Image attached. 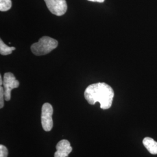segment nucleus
<instances>
[{
	"label": "nucleus",
	"mask_w": 157,
	"mask_h": 157,
	"mask_svg": "<svg viewBox=\"0 0 157 157\" xmlns=\"http://www.w3.org/2000/svg\"><path fill=\"white\" fill-rule=\"evenodd\" d=\"M19 86V82L16 79L13 73L7 72L4 75L3 87L6 101H8L11 100L12 90L17 88Z\"/></svg>",
	"instance_id": "7ed1b4c3"
},
{
	"label": "nucleus",
	"mask_w": 157,
	"mask_h": 157,
	"mask_svg": "<svg viewBox=\"0 0 157 157\" xmlns=\"http://www.w3.org/2000/svg\"><path fill=\"white\" fill-rule=\"evenodd\" d=\"M58 45V42L56 40L48 36H43L40 39L37 43L33 44L30 49L35 56H41L49 54L56 48Z\"/></svg>",
	"instance_id": "f03ea898"
},
{
	"label": "nucleus",
	"mask_w": 157,
	"mask_h": 157,
	"mask_svg": "<svg viewBox=\"0 0 157 157\" xmlns=\"http://www.w3.org/2000/svg\"><path fill=\"white\" fill-rule=\"evenodd\" d=\"M143 145L150 153L153 155L157 154V142L151 137H147L143 140Z\"/></svg>",
	"instance_id": "0eeeda50"
},
{
	"label": "nucleus",
	"mask_w": 157,
	"mask_h": 157,
	"mask_svg": "<svg viewBox=\"0 0 157 157\" xmlns=\"http://www.w3.org/2000/svg\"><path fill=\"white\" fill-rule=\"evenodd\" d=\"M2 76L0 75V85L1 86H2V85H3V80L2 79Z\"/></svg>",
	"instance_id": "ddd939ff"
},
{
	"label": "nucleus",
	"mask_w": 157,
	"mask_h": 157,
	"mask_svg": "<svg viewBox=\"0 0 157 157\" xmlns=\"http://www.w3.org/2000/svg\"><path fill=\"white\" fill-rule=\"evenodd\" d=\"M8 149L6 146L1 144L0 145V157H8Z\"/></svg>",
	"instance_id": "9b49d317"
},
{
	"label": "nucleus",
	"mask_w": 157,
	"mask_h": 157,
	"mask_svg": "<svg viewBox=\"0 0 157 157\" xmlns=\"http://www.w3.org/2000/svg\"><path fill=\"white\" fill-rule=\"evenodd\" d=\"M84 97L91 105H94L98 102L101 109H108L112 106L114 91L105 83H97L90 84L86 88Z\"/></svg>",
	"instance_id": "f257e3e1"
},
{
	"label": "nucleus",
	"mask_w": 157,
	"mask_h": 157,
	"mask_svg": "<svg viewBox=\"0 0 157 157\" xmlns=\"http://www.w3.org/2000/svg\"><path fill=\"white\" fill-rule=\"evenodd\" d=\"M53 108L50 104L47 102L43 104L41 108V122L43 128L46 132H50L53 127Z\"/></svg>",
	"instance_id": "20e7f679"
},
{
	"label": "nucleus",
	"mask_w": 157,
	"mask_h": 157,
	"mask_svg": "<svg viewBox=\"0 0 157 157\" xmlns=\"http://www.w3.org/2000/svg\"><path fill=\"white\" fill-rule=\"evenodd\" d=\"M89 1H91V2H104L105 1V0H88Z\"/></svg>",
	"instance_id": "f8f14e48"
},
{
	"label": "nucleus",
	"mask_w": 157,
	"mask_h": 157,
	"mask_svg": "<svg viewBox=\"0 0 157 157\" xmlns=\"http://www.w3.org/2000/svg\"><path fill=\"white\" fill-rule=\"evenodd\" d=\"M49 11L56 16H62L67 11L66 0H44Z\"/></svg>",
	"instance_id": "39448f33"
},
{
	"label": "nucleus",
	"mask_w": 157,
	"mask_h": 157,
	"mask_svg": "<svg viewBox=\"0 0 157 157\" xmlns=\"http://www.w3.org/2000/svg\"><path fill=\"white\" fill-rule=\"evenodd\" d=\"M15 47H9L3 42L2 40H0V54L2 56H7L12 54V51L15 50Z\"/></svg>",
	"instance_id": "6e6552de"
},
{
	"label": "nucleus",
	"mask_w": 157,
	"mask_h": 157,
	"mask_svg": "<svg viewBox=\"0 0 157 157\" xmlns=\"http://www.w3.org/2000/svg\"><path fill=\"white\" fill-rule=\"evenodd\" d=\"M12 7L11 0H0V11H7Z\"/></svg>",
	"instance_id": "1a4fd4ad"
},
{
	"label": "nucleus",
	"mask_w": 157,
	"mask_h": 157,
	"mask_svg": "<svg viewBox=\"0 0 157 157\" xmlns=\"http://www.w3.org/2000/svg\"><path fill=\"white\" fill-rule=\"evenodd\" d=\"M4 99L5 95L4 87H2V86H0V108H2L4 107Z\"/></svg>",
	"instance_id": "9d476101"
},
{
	"label": "nucleus",
	"mask_w": 157,
	"mask_h": 157,
	"mask_svg": "<svg viewBox=\"0 0 157 157\" xmlns=\"http://www.w3.org/2000/svg\"><path fill=\"white\" fill-rule=\"evenodd\" d=\"M56 149L54 157H67L72 151L71 143L67 140H62L59 141L56 144Z\"/></svg>",
	"instance_id": "423d86ee"
}]
</instances>
